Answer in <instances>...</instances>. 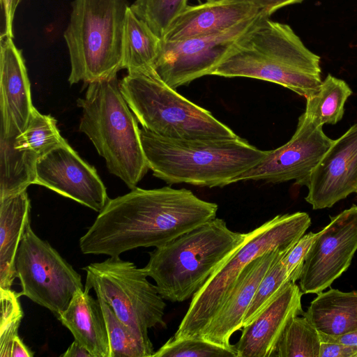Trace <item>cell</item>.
I'll list each match as a JSON object with an SVG mask.
<instances>
[{
	"label": "cell",
	"mask_w": 357,
	"mask_h": 357,
	"mask_svg": "<svg viewBox=\"0 0 357 357\" xmlns=\"http://www.w3.org/2000/svg\"><path fill=\"white\" fill-rule=\"evenodd\" d=\"M218 208L185 188L135 187L109 199L79 238V248L85 255L115 257L137 248H158L215 218Z\"/></svg>",
	"instance_id": "6da1fadb"
},
{
	"label": "cell",
	"mask_w": 357,
	"mask_h": 357,
	"mask_svg": "<svg viewBox=\"0 0 357 357\" xmlns=\"http://www.w3.org/2000/svg\"><path fill=\"white\" fill-rule=\"evenodd\" d=\"M320 61L289 24L262 11L211 75L270 82L307 98L322 82Z\"/></svg>",
	"instance_id": "7a4b0ae2"
},
{
	"label": "cell",
	"mask_w": 357,
	"mask_h": 357,
	"mask_svg": "<svg viewBox=\"0 0 357 357\" xmlns=\"http://www.w3.org/2000/svg\"><path fill=\"white\" fill-rule=\"evenodd\" d=\"M146 162L168 184L224 187L267 154L240 137L232 139H179L139 129Z\"/></svg>",
	"instance_id": "3957f363"
},
{
	"label": "cell",
	"mask_w": 357,
	"mask_h": 357,
	"mask_svg": "<svg viewBox=\"0 0 357 357\" xmlns=\"http://www.w3.org/2000/svg\"><path fill=\"white\" fill-rule=\"evenodd\" d=\"M214 218L149 252L142 268L162 297L175 303L192 296L251 236Z\"/></svg>",
	"instance_id": "277c9868"
},
{
	"label": "cell",
	"mask_w": 357,
	"mask_h": 357,
	"mask_svg": "<svg viewBox=\"0 0 357 357\" xmlns=\"http://www.w3.org/2000/svg\"><path fill=\"white\" fill-rule=\"evenodd\" d=\"M79 130L91 141L106 162L109 172L131 190L149 167L142 145L137 118L124 99L116 77L89 83Z\"/></svg>",
	"instance_id": "5b68a950"
},
{
	"label": "cell",
	"mask_w": 357,
	"mask_h": 357,
	"mask_svg": "<svg viewBox=\"0 0 357 357\" xmlns=\"http://www.w3.org/2000/svg\"><path fill=\"white\" fill-rule=\"evenodd\" d=\"M121 92L142 128L179 139H232L239 137L211 112L167 85L153 67L128 73Z\"/></svg>",
	"instance_id": "8992f818"
},
{
	"label": "cell",
	"mask_w": 357,
	"mask_h": 357,
	"mask_svg": "<svg viewBox=\"0 0 357 357\" xmlns=\"http://www.w3.org/2000/svg\"><path fill=\"white\" fill-rule=\"evenodd\" d=\"M63 33L70 84L116 77L122 69V42L127 0H73Z\"/></svg>",
	"instance_id": "52a82bcc"
},
{
	"label": "cell",
	"mask_w": 357,
	"mask_h": 357,
	"mask_svg": "<svg viewBox=\"0 0 357 357\" xmlns=\"http://www.w3.org/2000/svg\"><path fill=\"white\" fill-rule=\"evenodd\" d=\"M311 225L305 212L278 215L252 230L251 236L192 296L174 339L199 337L244 267L251 261L278 248H291Z\"/></svg>",
	"instance_id": "ba28073f"
},
{
	"label": "cell",
	"mask_w": 357,
	"mask_h": 357,
	"mask_svg": "<svg viewBox=\"0 0 357 357\" xmlns=\"http://www.w3.org/2000/svg\"><path fill=\"white\" fill-rule=\"evenodd\" d=\"M83 269L86 273L84 291L93 289L97 298L106 303L123 323L146 337L149 328L166 326L165 299L142 268L115 256Z\"/></svg>",
	"instance_id": "9c48e42d"
},
{
	"label": "cell",
	"mask_w": 357,
	"mask_h": 357,
	"mask_svg": "<svg viewBox=\"0 0 357 357\" xmlns=\"http://www.w3.org/2000/svg\"><path fill=\"white\" fill-rule=\"evenodd\" d=\"M15 270L24 296L48 309L57 319L75 294L84 290L81 276L47 241L25 228L15 258Z\"/></svg>",
	"instance_id": "30bf717a"
},
{
	"label": "cell",
	"mask_w": 357,
	"mask_h": 357,
	"mask_svg": "<svg viewBox=\"0 0 357 357\" xmlns=\"http://www.w3.org/2000/svg\"><path fill=\"white\" fill-rule=\"evenodd\" d=\"M262 12V11H261ZM261 12L220 33L176 41H164L154 69L174 89L188 85L212 71L252 27Z\"/></svg>",
	"instance_id": "8fae6325"
},
{
	"label": "cell",
	"mask_w": 357,
	"mask_h": 357,
	"mask_svg": "<svg viewBox=\"0 0 357 357\" xmlns=\"http://www.w3.org/2000/svg\"><path fill=\"white\" fill-rule=\"evenodd\" d=\"M333 142L324 132L322 126L316 125L303 114L289 141L267 151L261 161L235 177L232 183L245 181L279 183L294 180L296 185H306L312 171Z\"/></svg>",
	"instance_id": "7c38bea8"
},
{
	"label": "cell",
	"mask_w": 357,
	"mask_h": 357,
	"mask_svg": "<svg viewBox=\"0 0 357 357\" xmlns=\"http://www.w3.org/2000/svg\"><path fill=\"white\" fill-rule=\"evenodd\" d=\"M357 250V206L331 218L317 235L299 278L303 294H319L349 266Z\"/></svg>",
	"instance_id": "4fadbf2b"
},
{
	"label": "cell",
	"mask_w": 357,
	"mask_h": 357,
	"mask_svg": "<svg viewBox=\"0 0 357 357\" xmlns=\"http://www.w3.org/2000/svg\"><path fill=\"white\" fill-rule=\"evenodd\" d=\"M35 184L98 213L109 199L96 169L86 163L67 141L38 160Z\"/></svg>",
	"instance_id": "5bb4252c"
},
{
	"label": "cell",
	"mask_w": 357,
	"mask_h": 357,
	"mask_svg": "<svg viewBox=\"0 0 357 357\" xmlns=\"http://www.w3.org/2000/svg\"><path fill=\"white\" fill-rule=\"evenodd\" d=\"M305 200L312 208L333 206L357 192V123L336 140L312 171Z\"/></svg>",
	"instance_id": "9a60e30c"
},
{
	"label": "cell",
	"mask_w": 357,
	"mask_h": 357,
	"mask_svg": "<svg viewBox=\"0 0 357 357\" xmlns=\"http://www.w3.org/2000/svg\"><path fill=\"white\" fill-rule=\"evenodd\" d=\"M291 248L267 251L247 264L199 338L220 346L231 347L230 338L236 331L241 330L243 319L261 281L271 266Z\"/></svg>",
	"instance_id": "2e32d148"
},
{
	"label": "cell",
	"mask_w": 357,
	"mask_h": 357,
	"mask_svg": "<svg viewBox=\"0 0 357 357\" xmlns=\"http://www.w3.org/2000/svg\"><path fill=\"white\" fill-rule=\"evenodd\" d=\"M22 50L11 36L0 45V138L14 139L26 128L34 109Z\"/></svg>",
	"instance_id": "e0dca14e"
},
{
	"label": "cell",
	"mask_w": 357,
	"mask_h": 357,
	"mask_svg": "<svg viewBox=\"0 0 357 357\" xmlns=\"http://www.w3.org/2000/svg\"><path fill=\"white\" fill-rule=\"evenodd\" d=\"M302 294L295 282H288L257 317L241 328V337L233 345L237 357H273L290 319L303 312Z\"/></svg>",
	"instance_id": "ac0fdd59"
},
{
	"label": "cell",
	"mask_w": 357,
	"mask_h": 357,
	"mask_svg": "<svg viewBox=\"0 0 357 357\" xmlns=\"http://www.w3.org/2000/svg\"><path fill=\"white\" fill-rule=\"evenodd\" d=\"M261 12L251 0L206 1L188 5L162 40L176 41L220 33Z\"/></svg>",
	"instance_id": "d6986e66"
},
{
	"label": "cell",
	"mask_w": 357,
	"mask_h": 357,
	"mask_svg": "<svg viewBox=\"0 0 357 357\" xmlns=\"http://www.w3.org/2000/svg\"><path fill=\"white\" fill-rule=\"evenodd\" d=\"M92 357H110V347L103 311L89 291L76 293L58 318Z\"/></svg>",
	"instance_id": "ffe728a7"
},
{
	"label": "cell",
	"mask_w": 357,
	"mask_h": 357,
	"mask_svg": "<svg viewBox=\"0 0 357 357\" xmlns=\"http://www.w3.org/2000/svg\"><path fill=\"white\" fill-rule=\"evenodd\" d=\"M27 191L0 199V288L10 289L17 278L15 258L30 221Z\"/></svg>",
	"instance_id": "44dd1931"
},
{
	"label": "cell",
	"mask_w": 357,
	"mask_h": 357,
	"mask_svg": "<svg viewBox=\"0 0 357 357\" xmlns=\"http://www.w3.org/2000/svg\"><path fill=\"white\" fill-rule=\"evenodd\" d=\"M303 314L319 333L340 335L357 329V291H322Z\"/></svg>",
	"instance_id": "7402d4cb"
},
{
	"label": "cell",
	"mask_w": 357,
	"mask_h": 357,
	"mask_svg": "<svg viewBox=\"0 0 357 357\" xmlns=\"http://www.w3.org/2000/svg\"><path fill=\"white\" fill-rule=\"evenodd\" d=\"M162 47V39L129 7L122 42V69L131 73L153 67Z\"/></svg>",
	"instance_id": "603a6c76"
},
{
	"label": "cell",
	"mask_w": 357,
	"mask_h": 357,
	"mask_svg": "<svg viewBox=\"0 0 357 357\" xmlns=\"http://www.w3.org/2000/svg\"><path fill=\"white\" fill-rule=\"evenodd\" d=\"M351 94V88L344 80L328 74L318 91L306 98L303 114L317 126L334 125L342 119L344 104Z\"/></svg>",
	"instance_id": "cb8c5ba5"
},
{
	"label": "cell",
	"mask_w": 357,
	"mask_h": 357,
	"mask_svg": "<svg viewBox=\"0 0 357 357\" xmlns=\"http://www.w3.org/2000/svg\"><path fill=\"white\" fill-rule=\"evenodd\" d=\"M99 301L107 325L110 357H152L155 351L149 337L123 323L106 303Z\"/></svg>",
	"instance_id": "d4e9b609"
},
{
	"label": "cell",
	"mask_w": 357,
	"mask_h": 357,
	"mask_svg": "<svg viewBox=\"0 0 357 357\" xmlns=\"http://www.w3.org/2000/svg\"><path fill=\"white\" fill-rule=\"evenodd\" d=\"M9 140L15 149L39 159L66 141L59 132L56 120L50 114H42L35 107L24 130Z\"/></svg>",
	"instance_id": "484cf974"
},
{
	"label": "cell",
	"mask_w": 357,
	"mask_h": 357,
	"mask_svg": "<svg viewBox=\"0 0 357 357\" xmlns=\"http://www.w3.org/2000/svg\"><path fill=\"white\" fill-rule=\"evenodd\" d=\"M319 333L304 315L292 317L278 342L273 357H319Z\"/></svg>",
	"instance_id": "4316f807"
},
{
	"label": "cell",
	"mask_w": 357,
	"mask_h": 357,
	"mask_svg": "<svg viewBox=\"0 0 357 357\" xmlns=\"http://www.w3.org/2000/svg\"><path fill=\"white\" fill-rule=\"evenodd\" d=\"M189 0H135L130 9L161 39L188 6Z\"/></svg>",
	"instance_id": "83f0119b"
},
{
	"label": "cell",
	"mask_w": 357,
	"mask_h": 357,
	"mask_svg": "<svg viewBox=\"0 0 357 357\" xmlns=\"http://www.w3.org/2000/svg\"><path fill=\"white\" fill-rule=\"evenodd\" d=\"M152 357H237L233 347L218 345L199 337H171Z\"/></svg>",
	"instance_id": "f1b7e54d"
},
{
	"label": "cell",
	"mask_w": 357,
	"mask_h": 357,
	"mask_svg": "<svg viewBox=\"0 0 357 357\" xmlns=\"http://www.w3.org/2000/svg\"><path fill=\"white\" fill-rule=\"evenodd\" d=\"M20 296V293L11 289L0 288V357H9L12 342L18 336V328L23 317Z\"/></svg>",
	"instance_id": "f546056e"
},
{
	"label": "cell",
	"mask_w": 357,
	"mask_h": 357,
	"mask_svg": "<svg viewBox=\"0 0 357 357\" xmlns=\"http://www.w3.org/2000/svg\"><path fill=\"white\" fill-rule=\"evenodd\" d=\"M283 257L271 266L261 281L243 319V327L250 324L276 296L284 285L291 281L283 264Z\"/></svg>",
	"instance_id": "4dcf8cb0"
},
{
	"label": "cell",
	"mask_w": 357,
	"mask_h": 357,
	"mask_svg": "<svg viewBox=\"0 0 357 357\" xmlns=\"http://www.w3.org/2000/svg\"><path fill=\"white\" fill-rule=\"evenodd\" d=\"M317 233L310 232L302 236L283 257L282 261L291 281L299 280L307 254Z\"/></svg>",
	"instance_id": "1f68e13d"
},
{
	"label": "cell",
	"mask_w": 357,
	"mask_h": 357,
	"mask_svg": "<svg viewBox=\"0 0 357 357\" xmlns=\"http://www.w3.org/2000/svg\"><path fill=\"white\" fill-rule=\"evenodd\" d=\"M319 357H357V347L321 342Z\"/></svg>",
	"instance_id": "d6a6232c"
},
{
	"label": "cell",
	"mask_w": 357,
	"mask_h": 357,
	"mask_svg": "<svg viewBox=\"0 0 357 357\" xmlns=\"http://www.w3.org/2000/svg\"><path fill=\"white\" fill-rule=\"evenodd\" d=\"M269 17L278 9L302 2L303 0H251Z\"/></svg>",
	"instance_id": "836d02e7"
},
{
	"label": "cell",
	"mask_w": 357,
	"mask_h": 357,
	"mask_svg": "<svg viewBox=\"0 0 357 357\" xmlns=\"http://www.w3.org/2000/svg\"><path fill=\"white\" fill-rule=\"evenodd\" d=\"M321 342L341 343L348 346L357 347V329L340 335H329L319 333Z\"/></svg>",
	"instance_id": "e575fe53"
},
{
	"label": "cell",
	"mask_w": 357,
	"mask_h": 357,
	"mask_svg": "<svg viewBox=\"0 0 357 357\" xmlns=\"http://www.w3.org/2000/svg\"><path fill=\"white\" fill-rule=\"evenodd\" d=\"M33 353L23 342L20 337L17 336L12 342L9 357H32Z\"/></svg>",
	"instance_id": "d590c367"
},
{
	"label": "cell",
	"mask_w": 357,
	"mask_h": 357,
	"mask_svg": "<svg viewBox=\"0 0 357 357\" xmlns=\"http://www.w3.org/2000/svg\"><path fill=\"white\" fill-rule=\"evenodd\" d=\"M61 357H92L90 352L76 340L72 342Z\"/></svg>",
	"instance_id": "8d00e7d4"
},
{
	"label": "cell",
	"mask_w": 357,
	"mask_h": 357,
	"mask_svg": "<svg viewBox=\"0 0 357 357\" xmlns=\"http://www.w3.org/2000/svg\"><path fill=\"white\" fill-rule=\"evenodd\" d=\"M206 1H216V0H206Z\"/></svg>",
	"instance_id": "74e56055"
}]
</instances>
